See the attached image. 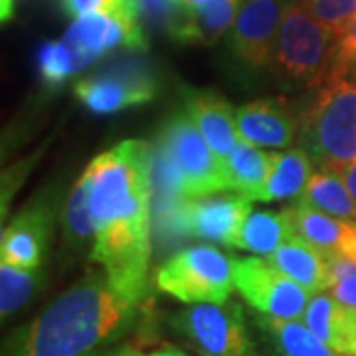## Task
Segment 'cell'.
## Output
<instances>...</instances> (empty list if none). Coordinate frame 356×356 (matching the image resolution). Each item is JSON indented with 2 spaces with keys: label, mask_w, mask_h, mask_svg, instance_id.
<instances>
[{
  "label": "cell",
  "mask_w": 356,
  "mask_h": 356,
  "mask_svg": "<svg viewBox=\"0 0 356 356\" xmlns=\"http://www.w3.org/2000/svg\"><path fill=\"white\" fill-rule=\"evenodd\" d=\"M153 149L129 139L97 154L86 168L93 222L91 261L119 291L149 299Z\"/></svg>",
  "instance_id": "obj_1"
},
{
  "label": "cell",
  "mask_w": 356,
  "mask_h": 356,
  "mask_svg": "<svg viewBox=\"0 0 356 356\" xmlns=\"http://www.w3.org/2000/svg\"><path fill=\"white\" fill-rule=\"evenodd\" d=\"M149 299L119 291L105 273H91L16 329L4 356H91L119 346L143 321Z\"/></svg>",
  "instance_id": "obj_2"
},
{
  "label": "cell",
  "mask_w": 356,
  "mask_h": 356,
  "mask_svg": "<svg viewBox=\"0 0 356 356\" xmlns=\"http://www.w3.org/2000/svg\"><path fill=\"white\" fill-rule=\"evenodd\" d=\"M299 147L315 166L343 172L356 159V77L331 76L299 119Z\"/></svg>",
  "instance_id": "obj_3"
},
{
  "label": "cell",
  "mask_w": 356,
  "mask_h": 356,
  "mask_svg": "<svg viewBox=\"0 0 356 356\" xmlns=\"http://www.w3.org/2000/svg\"><path fill=\"white\" fill-rule=\"evenodd\" d=\"M337 34L307 10L303 0H289L269 70L285 86L318 89L331 77Z\"/></svg>",
  "instance_id": "obj_4"
},
{
  "label": "cell",
  "mask_w": 356,
  "mask_h": 356,
  "mask_svg": "<svg viewBox=\"0 0 356 356\" xmlns=\"http://www.w3.org/2000/svg\"><path fill=\"white\" fill-rule=\"evenodd\" d=\"M154 285L186 305L226 303L234 289V259L212 245H192L159 267Z\"/></svg>",
  "instance_id": "obj_5"
},
{
  "label": "cell",
  "mask_w": 356,
  "mask_h": 356,
  "mask_svg": "<svg viewBox=\"0 0 356 356\" xmlns=\"http://www.w3.org/2000/svg\"><path fill=\"white\" fill-rule=\"evenodd\" d=\"M156 149L175 170L186 198L228 191L226 166L186 111L175 113L166 121Z\"/></svg>",
  "instance_id": "obj_6"
},
{
  "label": "cell",
  "mask_w": 356,
  "mask_h": 356,
  "mask_svg": "<svg viewBox=\"0 0 356 356\" xmlns=\"http://www.w3.org/2000/svg\"><path fill=\"white\" fill-rule=\"evenodd\" d=\"M170 327L200 356H257L240 303H196L170 317Z\"/></svg>",
  "instance_id": "obj_7"
},
{
  "label": "cell",
  "mask_w": 356,
  "mask_h": 356,
  "mask_svg": "<svg viewBox=\"0 0 356 356\" xmlns=\"http://www.w3.org/2000/svg\"><path fill=\"white\" fill-rule=\"evenodd\" d=\"M234 289L255 313L277 318H303L313 293L281 273L269 259H234Z\"/></svg>",
  "instance_id": "obj_8"
},
{
  "label": "cell",
  "mask_w": 356,
  "mask_h": 356,
  "mask_svg": "<svg viewBox=\"0 0 356 356\" xmlns=\"http://www.w3.org/2000/svg\"><path fill=\"white\" fill-rule=\"evenodd\" d=\"M64 42L76 54L79 70L89 67L109 51L149 50L145 26L131 14L125 4L117 10L76 18V22L67 28Z\"/></svg>",
  "instance_id": "obj_9"
},
{
  "label": "cell",
  "mask_w": 356,
  "mask_h": 356,
  "mask_svg": "<svg viewBox=\"0 0 356 356\" xmlns=\"http://www.w3.org/2000/svg\"><path fill=\"white\" fill-rule=\"evenodd\" d=\"M289 0H240L229 28V51L245 70H269Z\"/></svg>",
  "instance_id": "obj_10"
},
{
  "label": "cell",
  "mask_w": 356,
  "mask_h": 356,
  "mask_svg": "<svg viewBox=\"0 0 356 356\" xmlns=\"http://www.w3.org/2000/svg\"><path fill=\"white\" fill-rule=\"evenodd\" d=\"M159 83L147 67L129 65L83 77L74 86L76 99L95 115H113L153 102Z\"/></svg>",
  "instance_id": "obj_11"
},
{
  "label": "cell",
  "mask_w": 356,
  "mask_h": 356,
  "mask_svg": "<svg viewBox=\"0 0 356 356\" xmlns=\"http://www.w3.org/2000/svg\"><path fill=\"white\" fill-rule=\"evenodd\" d=\"M252 210V200L238 192L188 198L184 206V228L191 238L234 248Z\"/></svg>",
  "instance_id": "obj_12"
},
{
  "label": "cell",
  "mask_w": 356,
  "mask_h": 356,
  "mask_svg": "<svg viewBox=\"0 0 356 356\" xmlns=\"http://www.w3.org/2000/svg\"><path fill=\"white\" fill-rule=\"evenodd\" d=\"M54 229V206L36 200L2 229L0 255L4 264L26 269H40Z\"/></svg>",
  "instance_id": "obj_13"
},
{
  "label": "cell",
  "mask_w": 356,
  "mask_h": 356,
  "mask_svg": "<svg viewBox=\"0 0 356 356\" xmlns=\"http://www.w3.org/2000/svg\"><path fill=\"white\" fill-rule=\"evenodd\" d=\"M238 137L255 147L287 149L299 135V121L281 97H261L236 109Z\"/></svg>",
  "instance_id": "obj_14"
},
{
  "label": "cell",
  "mask_w": 356,
  "mask_h": 356,
  "mask_svg": "<svg viewBox=\"0 0 356 356\" xmlns=\"http://www.w3.org/2000/svg\"><path fill=\"white\" fill-rule=\"evenodd\" d=\"M184 109L212 151L222 163H226L236 140L240 139L236 127V109L216 91L192 88H184Z\"/></svg>",
  "instance_id": "obj_15"
},
{
  "label": "cell",
  "mask_w": 356,
  "mask_h": 356,
  "mask_svg": "<svg viewBox=\"0 0 356 356\" xmlns=\"http://www.w3.org/2000/svg\"><path fill=\"white\" fill-rule=\"evenodd\" d=\"M293 236L313 243L327 255H344L356 259V222L323 214L297 200L285 208Z\"/></svg>",
  "instance_id": "obj_16"
},
{
  "label": "cell",
  "mask_w": 356,
  "mask_h": 356,
  "mask_svg": "<svg viewBox=\"0 0 356 356\" xmlns=\"http://www.w3.org/2000/svg\"><path fill=\"white\" fill-rule=\"evenodd\" d=\"M307 327L341 356H356V309L329 291L311 295L303 318Z\"/></svg>",
  "instance_id": "obj_17"
},
{
  "label": "cell",
  "mask_w": 356,
  "mask_h": 356,
  "mask_svg": "<svg viewBox=\"0 0 356 356\" xmlns=\"http://www.w3.org/2000/svg\"><path fill=\"white\" fill-rule=\"evenodd\" d=\"M238 6L240 0H208L196 6H182L168 36L178 44L214 46L234 24Z\"/></svg>",
  "instance_id": "obj_18"
},
{
  "label": "cell",
  "mask_w": 356,
  "mask_h": 356,
  "mask_svg": "<svg viewBox=\"0 0 356 356\" xmlns=\"http://www.w3.org/2000/svg\"><path fill=\"white\" fill-rule=\"evenodd\" d=\"M267 259L309 293L329 291L331 287L329 255L299 236L287 238Z\"/></svg>",
  "instance_id": "obj_19"
},
{
  "label": "cell",
  "mask_w": 356,
  "mask_h": 356,
  "mask_svg": "<svg viewBox=\"0 0 356 356\" xmlns=\"http://www.w3.org/2000/svg\"><path fill=\"white\" fill-rule=\"evenodd\" d=\"M254 325L273 356H341L299 318H277L255 313Z\"/></svg>",
  "instance_id": "obj_20"
},
{
  "label": "cell",
  "mask_w": 356,
  "mask_h": 356,
  "mask_svg": "<svg viewBox=\"0 0 356 356\" xmlns=\"http://www.w3.org/2000/svg\"><path fill=\"white\" fill-rule=\"evenodd\" d=\"M273 163V153H264L248 140L238 139L226 159L228 188L250 200H259Z\"/></svg>",
  "instance_id": "obj_21"
},
{
  "label": "cell",
  "mask_w": 356,
  "mask_h": 356,
  "mask_svg": "<svg viewBox=\"0 0 356 356\" xmlns=\"http://www.w3.org/2000/svg\"><path fill=\"white\" fill-rule=\"evenodd\" d=\"M299 200L323 214L346 222H356V200L344 182L343 172L334 168L317 166Z\"/></svg>",
  "instance_id": "obj_22"
},
{
  "label": "cell",
  "mask_w": 356,
  "mask_h": 356,
  "mask_svg": "<svg viewBox=\"0 0 356 356\" xmlns=\"http://www.w3.org/2000/svg\"><path fill=\"white\" fill-rule=\"evenodd\" d=\"M315 163L305 149L297 147L283 153H273V163L267 177L261 202H275L301 196L307 182L313 177Z\"/></svg>",
  "instance_id": "obj_23"
},
{
  "label": "cell",
  "mask_w": 356,
  "mask_h": 356,
  "mask_svg": "<svg viewBox=\"0 0 356 356\" xmlns=\"http://www.w3.org/2000/svg\"><path fill=\"white\" fill-rule=\"evenodd\" d=\"M291 224L285 208L281 212L252 210L245 218L234 248L255 255H271L287 238H291Z\"/></svg>",
  "instance_id": "obj_24"
},
{
  "label": "cell",
  "mask_w": 356,
  "mask_h": 356,
  "mask_svg": "<svg viewBox=\"0 0 356 356\" xmlns=\"http://www.w3.org/2000/svg\"><path fill=\"white\" fill-rule=\"evenodd\" d=\"M44 275L40 269H26L10 264L0 266V313L2 318L13 317L38 293Z\"/></svg>",
  "instance_id": "obj_25"
},
{
  "label": "cell",
  "mask_w": 356,
  "mask_h": 356,
  "mask_svg": "<svg viewBox=\"0 0 356 356\" xmlns=\"http://www.w3.org/2000/svg\"><path fill=\"white\" fill-rule=\"evenodd\" d=\"M64 228L65 242L74 248H81L89 240H93V222L89 212V177L86 170L77 178L70 200L65 204Z\"/></svg>",
  "instance_id": "obj_26"
},
{
  "label": "cell",
  "mask_w": 356,
  "mask_h": 356,
  "mask_svg": "<svg viewBox=\"0 0 356 356\" xmlns=\"http://www.w3.org/2000/svg\"><path fill=\"white\" fill-rule=\"evenodd\" d=\"M79 72L74 50L60 42H44L38 50V74L48 88H60L72 74Z\"/></svg>",
  "instance_id": "obj_27"
},
{
  "label": "cell",
  "mask_w": 356,
  "mask_h": 356,
  "mask_svg": "<svg viewBox=\"0 0 356 356\" xmlns=\"http://www.w3.org/2000/svg\"><path fill=\"white\" fill-rule=\"evenodd\" d=\"M125 6L143 26L163 28L168 34L184 4L177 0H125Z\"/></svg>",
  "instance_id": "obj_28"
},
{
  "label": "cell",
  "mask_w": 356,
  "mask_h": 356,
  "mask_svg": "<svg viewBox=\"0 0 356 356\" xmlns=\"http://www.w3.org/2000/svg\"><path fill=\"white\" fill-rule=\"evenodd\" d=\"M331 261V293L341 303L356 309V259L344 255H329Z\"/></svg>",
  "instance_id": "obj_29"
},
{
  "label": "cell",
  "mask_w": 356,
  "mask_h": 356,
  "mask_svg": "<svg viewBox=\"0 0 356 356\" xmlns=\"http://www.w3.org/2000/svg\"><path fill=\"white\" fill-rule=\"evenodd\" d=\"M303 4L321 24L329 26L334 32L356 14V0H303Z\"/></svg>",
  "instance_id": "obj_30"
},
{
  "label": "cell",
  "mask_w": 356,
  "mask_h": 356,
  "mask_svg": "<svg viewBox=\"0 0 356 356\" xmlns=\"http://www.w3.org/2000/svg\"><path fill=\"white\" fill-rule=\"evenodd\" d=\"M331 76L356 77V14L337 34Z\"/></svg>",
  "instance_id": "obj_31"
},
{
  "label": "cell",
  "mask_w": 356,
  "mask_h": 356,
  "mask_svg": "<svg viewBox=\"0 0 356 356\" xmlns=\"http://www.w3.org/2000/svg\"><path fill=\"white\" fill-rule=\"evenodd\" d=\"M125 4V0H60V6L70 18H81L93 13L117 10Z\"/></svg>",
  "instance_id": "obj_32"
},
{
  "label": "cell",
  "mask_w": 356,
  "mask_h": 356,
  "mask_svg": "<svg viewBox=\"0 0 356 356\" xmlns=\"http://www.w3.org/2000/svg\"><path fill=\"white\" fill-rule=\"evenodd\" d=\"M121 356H191L186 353H182L177 346H170V344H163L159 348H151V350H143L139 346H133V344H127L123 355Z\"/></svg>",
  "instance_id": "obj_33"
},
{
  "label": "cell",
  "mask_w": 356,
  "mask_h": 356,
  "mask_svg": "<svg viewBox=\"0 0 356 356\" xmlns=\"http://www.w3.org/2000/svg\"><path fill=\"white\" fill-rule=\"evenodd\" d=\"M343 178L344 182H346V186H348V191H350V194H353V198L356 200V159L344 168Z\"/></svg>",
  "instance_id": "obj_34"
},
{
  "label": "cell",
  "mask_w": 356,
  "mask_h": 356,
  "mask_svg": "<svg viewBox=\"0 0 356 356\" xmlns=\"http://www.w3.org/2000/svg\"><path fill=\"white\" fill-rule=\"evenodd\" d=\"M14 6H16V0H0V20L2 22H8L13 18Z\"/></svg>",
  "instance_id": "obj_35"
},
{
  "label": "cell",
  "mask_w": 356,
  "mask_h": 356,
  "mask_svg": "<svg viewBox=\"0 0 356 356\" xmlns=\"http://www.w3.org/2000/svg\"><path fill=\"white\" fill-rule=\"evenodd\" d=\"M125 346H127V344H119V346H115V348H109V350H103V353H97V355L91 356H121L123 355V350H125Z\"/></svg>",
  "instance_id": "obj_36"
},
{
  "label": "cell",
  "mask_w": 356,
  "mask_h": 356,
  "mask_svg": "<svg viewBox=\"0 0 356 356\" xmlns=\"http://www.w3.org/2000/svg\"><path fill=\"white\" fill-rule=\"evenodd\" d=\"M180 4H184V6H196V4H202V2H208V0H177Z\"/></svg>",
  "instance_id": "obj_37"
}]
</instances>
